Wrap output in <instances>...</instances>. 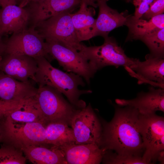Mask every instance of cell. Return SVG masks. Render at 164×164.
<instances>
[{"mask_svg": "<svg viewBox=\"0 0 164 164\" xmlns=\"http://www.w3.org/2000/svg\"><path fill=\"white\" fill-rule=\"evenodd\" d=\"M0 120V139L4 144L21 150L29 146H49L46 142L45 123L17 122L7 117Z\"/></svg>", "mask_w": 164, "mask_h": 164, "instance_id": "3", "label": "cell"}, {"mask_svg": "<svg viewBox=\"0 0 164 164\" xmlns=\"http://www.w3.org/2000/svg\"><path fill=\"white\" fill-rule=\"evenodd\" d=\"M108 1L97 0L99 13L91 31V38L97 36L104 38L108 36L109 33L114 29L126 24L130 15L126 11L119 13L110 7L107 4Z\"/></svg>", "mask_w": 164, "mask_h": 164, "instance_id": "14", "label": "cell"}, {"mask_svg": "<svg viewBox=\"0 0 164 164\" xmlns=\"http://www.w3.org/2000/svg\"><path fill=\"white\" fill-rule=\"evenodd\" d=\"M45 40L48 54L51 58L56 60L65 70L80 76L88 84L90 83L95 73L82 54L56 42Z\"/></svg>", "mask_w": 164, "mask_h": 164, "instance_id": "9", "label": "cell"}, {"mask_svg": "<svg viewBox=\"0 0 164 164\" xmlns=\"http://www.w3.org/2000/svg\"><path fill=\"white\" fill-rule=\"evenodd\" d=\"M140 40L147 46L151 54L155 56L164 58V28L145 36Z\"/></svg>", "mask_w": 164, "mask_h": 164, "instance_id": "24", "label": "cell"}, {"mask_svg": "<svg viewBox=\"0 0 164 164\" xmlns=\"http://www.w3.org/2000/svg\"><path fill=\"white\" fill-rule=\"evenodd\" d=\"M2 54L27 55L34 58L44 56L49 61L45 42L32 27L13 33L4 43Z\"/></svg>", "mask_w": 164, "mask_h": 164, "instance_id": "8", "label": "cell"}, {"mask_svg": "<svg viewBox=\"0 0 164 164\" xmlns=\"http://www.w3.org/2000/svg\"><path fill=\"white\" fill-rule=\"evenodd\" d=\"M2 56L1 55H0V62H1V61L2 59Z\"/></svg>", "mask_w": 164, "mask_h": 164, "instance_id": "34", "label": "cell"}, {"mask_svg": "<svg viewBox=\"0 0 164 164\" xmlns=\"http://www.w3.org/2000/svg\"><path fill=\"white\" fill-rule=\"evenodd\" d=\"M63 122L55 121L47 123L46 126V142L51 146L59 147L75 143L72 128Z\"/></svg>", "mask_w": 164, "mask_h": 164, "instance_id": "22", "label": "cell"}, {"mask_svg": "<svg viewBox=\"0 0 164 164\" xmlns=\"http://www.w3.org/2000/svg\"><path fill=\"white\" fill-rule=\"evenodd\" d=\"M81 2L79 10L74 13H70L72 22L79 41L88 40L91 38V31L96 19L94 18L95 11L94 7Z\"/></svg>", "mask_w": 164, "mask_h": 164, "instance_id": "21", "label": "cell"}, {"mask_svg": "<svg viewBox=\"0 0 164 164\" xmlns=\"http://www.w3.org/2000/svg\"><path fill=\"white\" fill-rule=\"evenodd\" d=\"M38 69L36 75L39 86H50L64 94L70 103L77 109L86 106L85 102L79 99L82 94H90V90H80V86H84L85 83L81 76L74 73L63 72L53 67L45 57L35 58Z\"/></svg>", "mask_w": 164, "mask_h": 164, "instance_id": "2", "label": "cell"}, {"mask_svg": "<svg viewBox=\"0 0 164 164\" xmlns=\"http://www.w3.org/2000/svg\"><path fill=\"white\" fill-rule=\"evenodd\" d=\"M34 96L26 99L20 106L4 117H7L17 122H41L46 124Z\"/></svg>", "mask_w": 164, "mask_h": 164, "instance_id": "23", "label": "cell"}, {"mask_svg": "<svg viewBox=\"0 0 164 164\" xmlns=\"http://www.w3.org/2000/svg\"><path fill=\"white\" fill-rule=\"evenodd\" d=\"M70 125L73 132L76 144H96L99 146L102 125L90 104L76 110Z\"/></svg>", "mask_w": 164, "mask_h": 164, "instance_id": "10", "label": "cell"}, {"mask_svg": "<svg viewBox=\"0 0 164 164\" xmlns=\"http://www.w3.org/2000/svg\"><path fill=\"white\" fill-rule=\"evenodd\" d=\"M20 149L6 144L0 148V164H24L27 159Z\"/></svg>", "mask_w": 164, "mask_h": 164, "instance_id": "25", "label": "cell"}, {"mask_svg": "<svg viewBox=\"0 0 164 164\" xmlns=\"http://www.w3.org/2000/svg\"><path fill=\"white\" fill-rule=\"evenodd\" d=\"M164 12V0H155L142 17L144 18L142 19L148 20L155 16L163 14Z\"/></svg>", "mask_w": 164, "mask_h": 164, "instance_id": "28", "label": "cell"}, {"mask_svg": "<svg viewBox=\"0 0 164 164\" xmlns=\"http://www.w3.org/2000/svg\"><path fill=\"white\" fill-rule=\"evenodd\" d=\"M129 30L126 41L140 40L144 37L159 29L164 28V14L148 19H137L130 15L126 24Z\"/></svg>", "mask_w": 164, "mask_h": 164, "instance_id": "20", "label": "cell"}, {"mask_svg": "<svg viewBox=\"0 0 164 164\" xmlns=\"http://www.w3.org/2000/svg\"><path fill=\"white\" fill-rule=\"evenodd\" d=\"M125 0L126 1L129 2V1H130L131 0Z\"/></svg>", "mask_w": 164, "mask_h": 164, "instance_id": "35", "label": "cell"}, {"mask_svg": "<svg viewBox=\"0 0 164 164\" xmlns=\"http://www.w3.org/2000/svg\"><path fill=\"white\" fill-rule=\"evenodd\" d=\"M145 60L136 59L134 64L125 69L132 77L138 80L139 84H148L153 87L164 89V58L147 55Z\"/></svg>", "mask_w": 164, "mask_h": 164, "instance_id": "11", "label": "cell"}, {"mask_svg": "<svg viewBox=\"0 0 164 164\" xmlns=\"http://www.w3.org/2000/svg\"></svg>", "mask_w": 164, "mask_h": 164, "instance_id": "36", "label": "cell"}, {"mask_svg": "<svg viewBox=\"0 0 164 164\" xmlns=\"http://www.w3.org/2000/svg\"><path fill=\"white\" fill-rule=\"evenodd\" d=\"M34 98L46 124L62 121L70 125L77 109L65 100L61 93L48 86H39Z\"/></svg>", "mask_w": 164, "mask_h": 164, "instance_id": "5", "label": "cell"}, {"mask_svg": "<svg viewBox=\"0 0 164 164\" xmlns=\"http://www.w3.org/2000/svg\"><path fill=\"white\" fill-rule=\"evenodd\" d=\"M22 0H0V7L3 8L9 5H16L18 2L20 3Z\"/></svg>", "mask_w": 164, "mask_h": 164, "instance_id": "29", "label": "cell"}, {"mask_svg": "<svg viewBox=\"0 0 164 164\" xmlns=\"http://www.w3.org/2000/svg\"><path fill=\"white\" fill-rule=\"evenodd\" d=\"M139 125L144 150L142 159L145 164L150 163L164 149V118L155 113L140 114Z\"/></svg>", "mask_w": 164, "mask_h": 164, "instance_id": "7", "label": "cell"}, {"mask_svg": "<svg viewBox=\"0 0 164 164\" xmlns=\"http://www.w3.org/2000/svg\"><path fill=\"white\" fill-rule=\"evenodd\" d=\"M158 160L160 161V163L164 164V150H162L160 152L158 155L157 157Z\"/></svg>", "mask_w": 164, "mask_h": 164, "instance_id": "32", "label": "cell"}, {"mask_svg": "<svg viewBox=\"0 0 164 164\" xmlns=\"http://www.w3.org/2000/svg\"><path fill=\"white\" fill-rule=\"evenodd\" d=\"M38 88L17 80L0 70V99L20 101L34 97Z\"/></svg>", "mask_w": 164, "mask_h": 164, "instance_id": "18", "label": "cell"}, {"mask_svg": "<svg viewBox=\"0 0 164 164\" xmlns=\"http://www.w3.org/2000/svg\"><path fill=\"white\" fill-rule=\"evenodd\" d=\"M54 147L61 151L67 164H99L102 161L103 151L96 144L74 143Z\"/></svg>", "mask_w": 164, "mask_h": 164, "instance_id": "16", "label": "cell"}, {"mask_svg": "<svg viewBox=\"0 0 164 164\" xmlns=\"http://www.w3.org/2000/svg\"><path fill=\"white\" fill-rule=\"evenodd\" d=\"M139 115L131 106L116 107L111 120L103 123L100 147L119 155L142 157L144 150L139 131Z\"/></svg>", "mask_w": 164, "mask_h": 164, "instance_id": "1", "label": "cell"}, {"mask_svg": "<svg viewBox=\"0 0 164 164\" xmlns=\"http://www.w3.org/2000/svg\"><path fill=\"white\" fill-rule=\"evenodd\" d=\"M103 44L87 46L84 45L80 51L88 60L94 71L108 66L125 69L134 63L136 58L128 57L114 38L108 36L104 38Z\"/></svg>", "mask_w": 164, "mask_h": 164, "instance_id": "4", "label": "cell"}, {"mask_svg": "<svg viewBox=\"0 0 164 164\" xmlns=\"http://www.w3.org/2000/svg\"><path fill=\"white\" fill-rule=\"evenodd\" d=\"M102 161L105 164H145L142 156L121 155L108 150L104 151Z\"/></svg>", "mask_w": 164, "mask_h": 164, "instance_id": "26", "label": "cell"}, {"mask_svg": "<svg viewBox=\"0 0 164 164\" xmlns=\"http://www.w3.org/2000/svg\"><path fill=\"white\" fill-rule=\"evenodd\" d=\"M43 0H22L19 3V6L21 7H24L31 2H39Z\"/></svg>", "mask_w": 164, "mask_h": 164, "instance_id": "31", "label": "cell"}, {"mask_svg": "<svg viewBox=\"0 0 164 164\" xmlns=\"http://www.w3.org/2000/svg\"><path fill=\"white\" fill-rule=\"evenodd\" d=\"M26 99L20 101H9L0 99V119L10 112L20 106Z\"/></svg>", "mask_w": 164, "mask_h": 164, "instance_id": "27", "label": "cell"}, {"mask_svg": "<svg viewBox=\"0 0 164 164\" xmlns=\"http://www.w3.org/2000/svg\"><path fill=\"white\" fill-rule=\"evenodd\" d=\"M81 3V0H43L30 2L27 9L30 15L31 27L35 28L39 22L60 14L71 13Z\"/></svg>", "mask_w": 164, "mask_h": 164, "instance_id": "13", "label": "cell"}, {"mask_svg": "<svg viewBox=\"0 0 164 164\" xmlns=\"http://www.w3.org/2000/svg\"><path fill=\"white\" fill-rule=\"evenodd\" d=\"M30 21L27 8L9 5L0 10V32L4 34L18 32L26 29Z\"/></svg>", "mask_w": 164, "mask_h": 164, "instance_id": "17", "label": "cell"}, {"mask_svg": "<svg viewBox=\"0 0 164 164\" xmlns=\"http://www.w3.org/2000/svg\"><path fill=\"white\" fill-rule=\"evenodd\" d=\"M0 63V70L19 81L36 83L38 67L36 59L25 55L5 54Z\"/></svg>", "mask_w": 164, "mask_h": 164, "instance_id": "12", "label": "cell"}, {"mask_svg": "<svg viewBox=\"0 0 164 164\" xmlns=\"http://www.w3.org/2000/svg\"><path fill=\"white\" fill-rule=\"evenodd\" d=\"M69 12H64L38 23L35 27L45 40L58 42L80 51L84 44L78 39Z\"/></svg>", "mask_w": 164, "mask_h": 164, "instance_id": "6", "label": "cell"}, {"mask_svg": "<svg viewBox=\"0 0 164 164\" xmlns=\"http://www.w3.org/2000/svg\"><path fill=\"white\" fill-rule=\"evenodd\" d=\"M2 35L0 32V55H2L4 43L2 42Z\"/></svg>", "mask_w": 164, "mask_h": 164, "instance_id": "33", "label": "cell"}, {"mask_svg": "<svg viewBox=\"0 0 164 164\" xmlns=\"http://www.w3.org/2000/svg\"><path fill=\"white\" fill-rule=\"evenodd\" d=\"M27 159L35 164H67L57 148L50 146H31L21 149Z\"/></svg>", "mask_w": 164, "mask_h": 164, "instance_id": "19", "label": "cell"}, {"mask_svg": "<svg viewBox=\"0 0 164 164\" xmlns=\"http://www.w3.org/2000/svg\"><path fill=\"white\" fill-rule=\"evenodd\" d=\"M115 102L121 106H129L136 109L140 114L146 115L164 111V90L149 87L147 92L138 93L136 98L130 100L117 99Z\"/></svg>", "mask_w": 164, "mask_h": 164, "instance_id": "15", "label": "cell"}, {"mask_svg": "<svg viewBox=\"0 0 164 164\" xmlns=\"http://www.w3.org/2000/svg\"><path fill=\"white\" fill-rule=\"evenodd\" d=\"M81 2H83L87 5H90L94 8L98 7L97 0H81Z\"/></svg>", "mask_w": 164, "mask_h": 164, "instance_id": "30", "label": "cell"}]
</instances>
